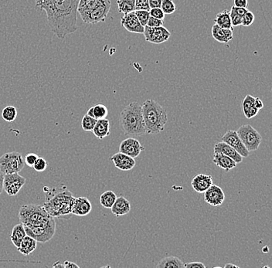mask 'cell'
Listing matches in <instances>:
<instances>
[{
    "instance_id": "obj_1",
    "label": "cell",
    "mask_w": 272,
    "mask_h": 268,
    "mask_svg": "<svg viewBox=\"0 0 272 268\" xmlns=\"http://www.w3.org/2000/svg\"><path fill=\"white\" fill-rule=\"evenodd\" d=\"M79 1L53 0L40 7L46 12L48 25L53 34L60 40L77 30Z\"/></svg>"
},
{
    "instance_id": "obj_2",
    "label": "cell",
    "mask_w": 272,
    "mask_h": 268,
    "mask_svg": "<svg viewBox=\"0 0 272 268\" xmlns=\"http://www.w3.org/2000/svg\"><path fill=\"white\" fill-rule=\"evenodd\" d=\"M45 194L44 207L50 217L53 218L66 217L72 214V206L75 197L67 186L53 187L49 189Z\"/></svg>"
},
{
    "instance_id": "obj_3",
    "label": "cell",
    "mask_w": 272,
    "mask_h": 268,
    "mask_svg": "<svg viewBox=\"0 0 272 268\" xmlns=\"http://www.w3.org/2000/svg\"><path fill=\"white\" fill-rule=\"evenodd\" d=\"M141 107L146 134L156 135L164 131L168 115L163 106L155 100L148 99Z\"/></svg>"
},
{
    "instance_id": "obj_4",
    "label": "cell",
    "mask_w": 272,
    "mask_h": 268,
    "mask_svg": "<svg viewBox=\"0 0 272 268\" xmlns=\"http://www.w3.org/2000/svg\"><path fill=\"white\" fill-rule=\"evenodd\" d=\"M119 123L125 135L141 136L146 134L142 107L136 101L130 103L121 111Z\"/></svg>"
},
{
    "instance_id": "obj_5",
    "label": "cell",
    "mask_w": 272,
    "mask_h": 268,
    "mask_svg": "<svg viewBox=\"0 0 272 268\" xmlns=\"http://www.w3.org/2000/svg\"><path fill=\"white\" fill-rule=\"evenodd\" d=\"M52 217L49 215L44 206L25 204L20 207L19 219L24 226L36 227L43 226L49 222Z\"/></svg>"
},
{
    "instance_id": "obj_6",
    "label": "cell",
    "mask_w": 272,
    "mask_h": 268,
    "mask_svg": "<svg viewBox=\"0 0 272 268\" xmlns=\"http://www.w3.org/2000/svg\"><path fill=\"white\" fill-rule=\"evenodd\" d=\"M25 166L24 157L17 151L4 154L0 157V171L4 175L22 171Z\"/></svg>"
},
{
    "instance_id": "obj_7",
    "label": "cell",
    "mask_w": 272,
    "mask_h": 268,
    "mask_svg": "<svg viewBox=\"0 0 272 268\" xmlns=\"http://www.w3.org/2000/svg\"><path fill=\"white\" fill-rule=\"evenodd\" d=\"M111 0H99L96 6L88 13L80 16L83 22L88 24H96L104 22L111 9Z\"/></svg>"
},
{
    "instance_id": "obj_8",
    "label": "cell",
    "mask_w": 272,
    "mask_h": 268,
    "mask_svg": "<svg viewBox=\"0 0 272 268\" xmlns=\"http://www.w3.org/2000/svg\"><path fill=\"white\" fill-rule=\"evenodd\" d=\"M26 235L33 237L37 242H48L53 238L56 232V222L53 217L49 219V222L43 226H36V227H27L24 226Z\"/></svg>"
},
{
    "instance_id": "obj_9",
    "label": "cell",
    "mask_w": 272,
    "mask_h": 268,
    "mask_svg": "<svg viewBox=\"0 0 272 268\" xmlns=\"http://www.w3.org/2000/svg\"><path fill=\"white\" fill-rule=\"evenodd\" d=\"M237 133L249 151H254L259 148L262 137L261 134L250 124H245L238 128Z\"/></svg>"
},
{
    "instance_id": "obj_10",
    "label": "cell",
    "mask_w": 272,
    "mask_h": 268,
    "mask_svg": "<svg viewBox=\"0 0 272 268\" xmlns=\"http://www.w3.org/2000/svg\"><path fill=\"white\" fill-rule=\"evenodd\" d=\"M26 179L19 172L6 174L3 178V190L10 196L17 195L26 183Z\"/></svg>"
},
{
    "instance_id": "obj_11",
    "label": "cell",
    "mask_w": 272,
    "mask_h": 268,
    "mask_svg": "<svg viewBox=\"0 0 272 268\" xmlns=\"http://www.w3.org/2000/svg\"><path fill=\"white\" fill-rule=\"evenodd\" d=\"M143 35L147 42L154 44H160L168 41L171 36V33L163 26H158V27H149L146 26Z\"/></svg>"
},
{
    "instance_id": "obj_12",
    "label": "cell",
    "mask_w": 272,
    "mask_h": 268,
    "mask_svg": "<svg viewBox=\"0 0 272 268\" xmlns=\"http://www.w3.org/2000/svg\"><path fill=\"white\" fill-rule=\"evenodd\" d=\"M221 139H222V142L228 144L229 146L234 148L242 157H248L250 151L247 149L245 145L242 143V141L240 139L239 135L237 133V131L228 130L222 136Z\"/></svg>"
},
{
    "instance_id": "obj_13",
    "label": "cell",
    "mask_w": 272,
    "mask_h": 268,
    "mask_svg": "<svg viewBox=\"0 0 272 268\" xmlns=\"http://www.w3.org/2000/svg\"><path fill=\"white\" fill-rule=\"evenodd\" d=\"M144 149V146L141 144L138 139H134V138L124 139L121 143L120 146H119L120 152L125 154L133 159L137 158Z\"/></svg>"
},
{
    "instance_id": "obj_14",
    "label": "cell",
    "mask_w": 272,
    "mask_h": 268,
    "mask_svg": "<svg viewBox=\"0 0 272 268\" xmlns=\"http://www.w3.org/2000/svg\"><path fill=\"white\" fill-rule=\"evenodd\" d=\"M203 194L205 202L210 206H220L224 202V192L218 185H211Z\"/></svg>"
},
{
    "instance_id": "obj_15",
    "label": "cell",
    "mask_w": 272,
    "mask_h": 268,
    "mask_svg": "<svg viewBox=\"0 0 272 268\" xmlns=\"http://www.w3.org/2000/svg\"><path fill=\"white\" fill-rule=\"evenodd\" d=\"M121 25L130 33L143 34L145 26L139 23L134 12L124 14L121 19Z\"/></svg>"
},
{
    "instance_id": "obj_16",
    "label": "cell",
    "mask_w": 272,
    "mask_h": 268,
    "mask_svg": "<svg viewBox=\"0 0 272 268\" xmlns=\"http://www.w3.org/2000/svg\"><path fill=\"white\" fill-rule=\"evenodd\" d=\"M113 164L118 170L122 171H129L135 167V160L133 158L130 157L125 154L118 152L111 157Z\"/></svg>"
},
{
    "instance_id": "obj_17",
    "label": "cell",
    "mask_w": 272,
    "mask_h": 268,
    "mask_svg": "<svg viewBox=\"0 0 272 268\" xmlns=\"http://www.w3.org/2000/svg\"><path fill=\"white\" fill-rule=\"evenodd\" d=\"M92 205L86 197H75L72 206V214L78 217H85L91 213Z\"/></svg>"
},
{
    "instance_id": "obj_18",
    "label": "cell",
    "mask_w": 272,
    "mask_h": 268,
    "mask_svg": "<svg viewBox=\"0 0 272 268\" xmlns=\"http://www.w3.org/2000/svg\"><path fill=\"white\" fill-rule=\"evenodd\" d=\"M212 184V175L206 174H198L191 181L193 189L198 194H203Z\"/></svg>"
},
{
    "instance_id": "obj_19",
    "label": "cell",
    "mask_w": 272,
    "mask_h": 268,
    "mask_svg": "<svg viewBox=\"0 0 272 268\" xmlns=\"http://www.w3.org/2000/svg\"><path fill=\"white\" fill-rule=\"evenodd\" d=\"M214 152H221V153L224 154L229 157L231 158L233 160L235 161L237 164L242 163L243 157L238 153L231 146L228 144L221 142V143H216L214 148Z\"/></svg>"
},
{
    "instance_id": "obj_20",
    "label": "cell",
    "mask_w": 272,
    "mask_h": 268,
    "mask_svg": "<svg viewBox=\"0 0 272 268\" xmlns=\"http://www.w3.org/2000/svg\"><path fill=\"white\" fill-rule=\"evenodd\" d=\"M111 210H112V214H114L115 217H123L129 213L131 210V203L124 196L117 197Z\"/></svg>"
},
{
    "instance_id": "obj_21",
    "label": "cell",
    "mask_w": 272,
    "mask_h": 268,
    "mask_svg": "<svg viewBox=\"0 0 272 268\" xmlns=\"http://www.w3.org/2000/svg\"><path fill=\"white\" fill-rule=\"evenodd\" d=\"M213 162L216 166L226 171H230L237 166L235 161L221 152H214Z\"/></svg>"
},
{
    "instance_id": "obj_22",
    "label": "cell",
    "mask_w": 272,
    "mask_h": 268,
    "mask_svg": "<svg viewBox=\"0 0 272 268\" xmlns=\"http://www.w3.org/2000/svg\"><path fill=\"white\" fill-rule=\"evenodd\" d=\"M211 33H212L214 40H217L218 42L222 43V44H227L229 41L232 40L234 38L232 29L220 27L216 24L213 26Z\"/></svg>"
},
{
    "instance_id": "obj_23",
    "label": "cell",
    "mask_w": 272,
    "mask_h": 268,
    "mask_svg": "<svg viewBox=\"0 0 272 268\" xmlns=\"http://www.w3.org/2000/svg\"><path fill=\"white\" fill-rule=\"evenodd\" d=\"M254 100L255 97L252 95H247L243 100L242 102V111L244 115L247 119H252L258 115L260 110L254 106Z\"/></svg>"
},
{
    "instance_id": "obj_24",
    "label": "cell",
    "mask_w": 272,
    "mask_h": 268,
    "mask_svg": "<svg viewBox=\"0 0 272 268\" xmlns=\"http://www.w3.org/2000/svg\"><path fill=\"white\" fill-rule=\"evenodd\" d=\"M94 135L98 139H101L108 137L110 135V122L109 120L107 119H100L98 120L95 124L93 130H92Z\"/></svg>"
},
{
    "instance_id": "obj_25",
    "label": "cell",
    "mask_w": 272,
    "mask_h": 268,
    "mask_svg": "<svg viewBox=\"0 0 272 268\" xmlns=\"http://www.w3.org/2000/svg\"><path fill=\"white\" fill-rule=\"evenodd\" d=\"M37 241L33 239V237L26 235V237H24L17 250L23 255L29 256L37 249Z\"/></svg>"
},
{
    "instance_id": "obj_26",
    "label": "cell",
    "mask_w": 272,
    "mask_h": 268,
    "mask_svg": "<svg viewBox=\"0 0 272 268\" xmlns=\"http://www.w3.org/2000/svg\"><path fill=\"white\" fill-rule=\"evenodd\" d=\"M26 231H25V229H24V225L20 222L19 224L15 225L9 237H10V240H11L13 245L17 249L19 248L20 244H21L24 237H26Z\"/></svg>"
},
{
    "instance_id": "obj_27",
    "label": "cell",
    "mask_w": 272,
    "mask_h": 268,
    "mask_svg": "<svg viewBox=\"0 0 272 268\" xmlns=\"http://www.w3.org/2000/svg\"><path fill=\"white\" fill-rule=\"evenodd\" d=\"M214 22L216 25H218L220 27L233 30L232 24L230 17V9H224L221 13H218L214 19Z\"/></svg>"
},
{
    "instance_id": "obj_28",
    "label": "cell",
    "mask_w": 272,
    "mask_h": 268,
    "mask_svg": "<svg viewBox=\"0 0 272 268\" xmlns=\"http://www.w3.org/2000/svg\"><path fill=\"white\" fill-rule=\"evenodd\" d=\"M87 115L94 118L96 120L106 119L108 115V108L104 104H97V105L90 108L87 112Z\"/></svg>"
},
{
    "instance_id": "obj_29",
    "label": "cell",
    "mask_w": 272,
    "mask_h": 268,
    "mask_svg": "<svg viewBox=\"0 0 272 268\" xmlns=\"http://www.w3.org/2000/svg\"><path fill=\"white\" fill-rule=\"evenodd\" d=\"M158 268H184V264L183 261H181L179 258L176 257H167L161 260L158 265H156Z\"/></svg>"
},
{
    "instance_id": "obj_30",
    "label": "cell",
    "mask_w": 272,
    "mask_h": 268,
    "mask_svg": "<svg viewBox=\"0 0 272 268\" xmlns=\"http://www.w3.org/2000/svg\"><path fill=\"white\" fill-rule=\"evenodd\" d=\"M117 199V195L113 191L108 190L103 193L100 196V203L103 207L106 209H111Z\"/></svg>"
},
{
    "instance_id": "obj_31",
    "label": "cell",
    "mask_w": 272,
    "mask_h": 268,
    "mask_svg": "<svg viewBox=\"0 0 272 268\" xmlns=\"http://www.w3.org/2000/svg\"><path fill=\"white\" fill-rule=\"evenodd\" d=\"M118 10L123 14H128L135 10V0H117Z\"/></svg>"
},
{
    "instance_id": "obj_32",
    "label": "cell",
    "mask_w": 272,
    "mask_h": 268,
    "mask_svg": "<svg viewBox=\"0 0 272 268\" xmlns=\"http://www.w3.org/2000/svg\"><path fill=\"white\" fill-rule=\"evenodd\" d=\"M2 118L7 122H13L17 118V110L14 106H7L2 111Z\"/></svg>"
},
{
    "instance_id": "obj_33",
    "label": "cell",
    "mask_w": 272,
    "mask_h": 268,
    "mask_svg": "<svg viewBox=\"0 0 272 268\" xmlns=\"http://www.w3.org/2000/svg\"><path fill=\"white\" fill-rule=\"evenodd\" d=\"M97 121L86 114L81 121V127H82L83 130L85 131H92Z\"/></svg>"
},
{
    "instance_id": "obj_34",
    "label": "cell",
    "mask_w": 272,
    "mask_h": 268,
    "mask_svg": "<svg viewBox=\"0 0 272 268\" xmlns=\"http://www.w3.org/2000/svg\"><path fill=\"white\" fill-rule=\"evenodd\" d=\"M160 8L165 15L173 14L176 10V6L174 3L173 0H162Z\"/></svg>"
},
{
    "instance_id": "obj_35",
    "label": "cell",
    "mask_w": 272,
    "mask_h": 268,
    "mask_svg": "<svg viewBox=\"0 0 272 268\" xmlns=\"http://www.w3.org/2000/svg\"><path fill=\"white\" fill-rule=\"evenodd\" d=\"M135 16L137 17L138 20H139V23H140L143 26H146L147 22H148V19L150 17L149 12L148 10H142V9H135L134 11Z\"/></svg>"
},
{
    "instance_id": "obj_36",
    "label": "cell",
    "mask_w": 272,
    "mask_h": 268,
    "mask_svg": "<svg viewBox=\"0 0 272 268\" xmlns=\"http://www.w3.org/2000/svg\"><path fill=\"white\" fill-rule=\"evenodd\" d=\"M48 163L46 159H44L42 157H38V159L36 160L34 164H33V168L34 169L35 171L41 172V171H45L48 168Z\"/></svg>"
},
{
    "instance_id": "obj_37",
    "label": "cell",
    "mask_w": 272,
    "mask_h": 268,
    "mask_svg": "<svg viewBox=\"0 0 272 268\" xmlns=\"http://www.w3.org/2000/svg\"><path fill=\"white\" fill-rule=\"evenodd\" d=\"M230 17L233 27L241 26V24H242V16L238 14L232 7L230 9Z\"/></svg>"
},
{
    "instance_id": "obj_38",
    "label": "cell",
    "mask_w": 272,
    "mask_h": 268,
    "mask_svg": "<svg viewBox=\"0 0 272 268\" xmlns=\"http://www.w3.org/2000/svg\"><path fill=\"white\" fill-rule=\"evenodd\" d=\"M254 13L252 12L247 11L244 14L243 17H242V24H241V26H249L251 25V24L254 23Z\"/></svg>"
},
{
    "instance_id": "obj_39",
    "label": "cell",
    "mask_w": 272,
    "mask_h": 268,
    "mask_svg": "<svg viewBox=\"0 0 272 268\" xmlns=\"http://www.w3.org/2000/svg\"><path fill=\"white\" fill-rule=\"evenodd\" d=\"M148 12H149L150 17L159 19V20H164L165 13L161 8H152V9H149Z\"/></svg>"
},
{
    "instance_id": "obj_40",
    "label": "cell",
    "mask_w": 272,
    "mask_h": 268,
    "mask_svg": "<svg viewBox=\"0 0 272 268\" xmlns=\"http://www.w3.org/2000/svg\"><path fill=\"white\" fill-rule=\"evenodd\" d=\"M38 155L35 153H28L25 155L24 157V162H25V165L29 166V167H33V164H34L35 162L38 159Z\"/></svg>"
},
{
    "instance_id": "obj_41",
    "label": "cell",
    "mask_w": 272,
    "mask_h": 268,
    "mask_svg": "<svg viewBox=\"0 0 272 268\" xmlns=\"http://www.w3.org/2000/svg\"><path fill=\"white\" fill-rule=\"evenodd\" d=\"M146 26H149V27H158V26H163V20L150 17Z\"/></svg>"
},
{
    "instance_id": "obj_42",
    "label": "cell",
    "mask_w": 272,
    "mask_h": 268,
    "mask_svg": "<svg viewBox=\"0 0 272 268\" xmlns=\"http://www.w3.org/2000/svg\"><path fill=\"white\" fill-rule=\"evenodd\" d=\"M148 0H135V9L149 10Z\"/></svg>"
},
{
    "instance_id": "obj_43",
    "label": "cell",
    "mask_w": 272,
    "mask_h": 268,
    "mask_svg": "<svg viewBox=\"0 0 272 268\" xmlns=\"http://www.w3.org/2000/svg\"><path fill=\"white\" fill-rule=\"evenodd\" d=\"M184 268H206V265L201 262H190L184 264Z\"/></svg>"
},
{
    "instance_id": "obj_44",
    "label": "cell",
    "mask_w": 272,
    "mask_h": 268,
    "mask_svg": "<svg viewBox=\"0 0 272 268\" xmlns=\"http://www.w3.org/2000/svg\"><path fill=\"white\" fill-rule=\"evenodd\" d=\"M234 6L236 7L245 8L248 7V1L247 0H234Z\"/></svg>"
},
{
    "instance_id": "obj_45",
    "label": "cell",
    "mask_w": 272,
    "mask_h": 268,
    "mask_svg": "<svg viewBox=\"0 0 272 268\" xmlns=\"http://www.w3.org/2000/svg\"><path fill=\"white\" fill-rule=\"evenodd\" d=\"M162 0H148V6L150 9L152 8H160Z\"/></svg>"
},
{
    "instance_id": "obj_46",
    "label": "cell",
    "mask_w": 272,
    "mask_h": 268,
    "mask_svg": "<svg viewBox=\"0 0 272 268\" xmlns=\"http://www.w3.org/2000/svg\"><path fill=\"white\" fill-rule=\"evenodd\" d=\"M254 106H255L256 108H258V110H261L263 108V102H262V100H261L259 97H255V100H254Z\"/></svg>"
},
{
    "instance_id": "obj_47",
    "label": "cell",
    "mask_w": 272,
    "mask_h": 268,
    "mask_svg": "<svg viewBox=\"0 0 272 268\" xmlns=\"http://www.w3.org/2000/svg\"><path fill=\"white\" fill-rule=\"evenodd\" d=\"M64 265V268H79L78 265H76V264H74V263L71 262V261H64V265Z\"/></svg>"
},
{
    "instance_id": "obj_48",
    "label": "cell",
    "mask_w": 272,
    "mask_h": 268,
    "mask_svg": "<svg viewBox=\"0 0 272 268\" xmlns=\"http://www.w3.org/2000/svg\"><path fill=\"white\" fill-rule=\"evenodd\" d=\"M36 1V5L38 7L40 6H44L45 4L49 3V2H52L53 0H35Z\"/></svg>"
},
{
    "instance_id": "obj_49",
    "label": "cell",
    "mask_w": 272,
    "mask_h": 268,
    "mask_svg": "<svg viewBox=\"0 0 272 268\" xmlns=\"http://www.w3.org/2000/svg\"><path fill=\"white\" fill-rule=\"evenodd\" d=\"M3 178L4 174H0V195L2 194V191H3Z\"/></svg>"
},
{
    "instance_id": "obj_50",
    "label": "cell",
    "mask_w": 272,
    "mask_h": 268,
    "mask_svg": "<svg viewBox=\"0 0 272 268\" xmlns=\"http://www.w3.org/2000/svg\"><path fill=\"white\" fill-rule=\"evenodd\" d=\"M89 1L90 0H80L79 1L78 8L82 7L84 5H86Z\"/></svg>"
},
{
    "instance_id": "obj_51",
    "label": "cell",
    "mask_w": 272,
    "mask_h": 268,
    "mask_svg": "<svg viewBox=\"0 0 272 268\" xmlns=\"http://www.w3.org/2000/svg\"><path fill=\"white\" fill-rule=\"evenodd\" d=\"M238 268L239 267L237 266V265H233V264H226V265L224 266V268Z\"/></svg>"
},
{
    "instance_id": "obj_52",
    "label": "cell",
    "mask_w": 272,
    "mask_h": 268,
    "mask_svg": "<svg viewBox=\"0 0 272 268\" xmlns=\"http://www.w3.org/2000/svg\"><path fill=\"white\" fill-rule=\"evenodd\" d=\"M263 252L264 253H268L269 252V247L268 246H264Z\"/></svg>"
}]
</instances>
